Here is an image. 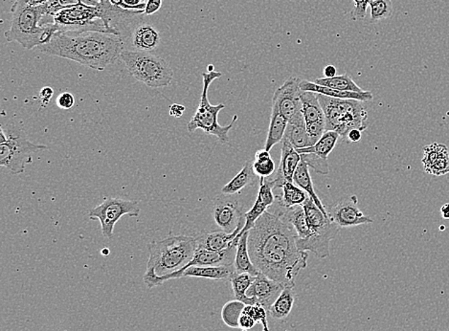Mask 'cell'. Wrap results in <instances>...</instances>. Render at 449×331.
Instances as JSON below:
<instances>
[{"mask_svg": "<svg viewBox=\"0 0 449 331\" xmlns=\"http://www.w3.org/2000/svg\"><path fill=\"white\" fill-rule=\"evenodd\" d=\"M375 1V0H369L370 4H371V2H374Z\"/></svg>", "mask_w": 449, "mask_h": 331, "instance_id": "obj_54", "label": "cell"}, {"mask_svg": "<svg viewBox=\"0 0 449 331\" xmlns=\"http://www.w3.org/2000/svg\"><path fill=\"white\" fill-rule=\"evenodd\" d=\"M282 195H276V199L278 200L280 204L285 208L296 207V206H303L309 198V194L301 189L300 187L296 186L295 182H287L282 187Z\"/></svg>", "mask_w": 449, "mask_h": 331, "instance_id": "obj_29", "label": "cell"}, {"mask_svg": "<svg viewBox=\"0 0 449 331\" xmlns=\"http://www.w3.org/2000/svg\"><path fill=\"white\" fill-rule=\"evenodd\" d=\"M120 59L130 75L152 88H165L174 80V70L165 59L149 52L125 50Z\"/></svg>", "mask_w": 449, "mask_h": 331, "instance_id": "obj_7", "label": "cell"}, {"mask_svg": "<svg viewBox=\"0 0 449 331\" xmlns=\"http://www.w3.org/2000/svg\"><path fill=\"white\" fill-rule=\"evenodd\" d=\"M285 138L290 141L297 150L312 146L307 134V124L302 110L288 120Z\"/></svg>", "mask_w": 449, "mask_h": 331, "instance_id": "obj_21", "label": "cell"}, {"mask_svg": "<svg viewBox=\"0 0 449 331\" xmlns=\"http://www.w3.org/2000/svg\"><path fill=\"white\" fill-rule=\"evenodd\" d=\"M110 2L111 4L114 5V6L121 8V9L123 10H127L126 4H124L123 0H110Z\"/></svg>", "mask_w": 449, "mask_h": 331, "instance_id": "obj_48", "label": "cell"}, {"mask_svg": "<svg viewBox=\"0 0 449 331\" xmlns=\"http://www.w3.org/2000/svg\"><path fill=\"white\" fill-rule=\"evenodd\" d=\"M301 156L302 160L317 173L326 175L330 173V166H329L328 159L321 158V157L317 156L314 153H301Z\"/></svg>", "mask_w": 449, "mask_h": 331, "instance_id": "obj_34", "label": "cell"}, {"mask_svg": "<svg viewBox=\"0 0 449 331\" xmlns=\"http://www.w3.org/2000/svg\"><path fill=\"white\" fill-rule=\"evenodd\" d=\"M185 110H186V108H185L184 105L173 104L171 105L169 114H170L171 117L181 118V116L183 115Z\"/></svg>", "mask_w": 449, "mask_h": 331, "instance_id": "obj_44", "label": "cell"}, {"mask_svg": "<svg viewBox=\"0 0 449 331\" xmlns=\"http://www.w3.org/2000/svg\"><path fill=\"white\" fill-rule=\"evenodd\" d=\"M355 7L350 12L351 20L353 21H363L367 13V8L370 6L369 0H353Z\"/></svg>", "mask_w": 449, "mask_h": 331, "instance_id": "obj_38", "label": "cell"}, {"mask_svg": "<svg viewBox=\"0 0 449 331\" xmlns=\"http://www.w3.org/2000/svg\"><path fill=\"white\" fill-rule=\"evenodd\" d=\"M123 1L126 4L127 11H135V12L144 13L148 0H123Z\"/></svg>", "mask_w": 449, "mask_h": 331, "instance_id": "obj_40", "label": "cell"}, {"mask_svg": "<svg viewBox=\"0 0 449 331\" xmlns=\"http://www.w3.org/2000/svg\"><path fill=\"white\" fill-rule=\"evenodd\" d=\"M239 240V238L237 237L235 243L227 250L223 251L208 250V249L197 247L195 256L191 262L186 267L182 268L178 272H181L190 267H222V265H234Z\"/></svg>", "mask_w": 449, "mask_h": 331, "instance_id": "obj_14", "label": "cell"}, {"mask_svg": "<svg viewBox=\"0 0 449 331\" xmlns=\"http://www.w3.org/2000/svg\"><path fill=\"white\" fill-rule=\"evenodd\" d=\"M130 40L136 51L149 52L159 45L161 37L154 26L145 23L138 25L133 30Z\"/></svg>", "mask_w": 449, "mask_h": 331, "instance_id": "obj_19", "label": "cell"}, {"mask_svg": "<svg viewBox=\"0 0 449 331\" xmlns=\"http://www.w3.org/2000/svg\"><path fill=\"white\" fill-rule=\"evenodd\" d=\"M285 287L284 284L260 273L247 290L246 296L249 299L254 301L256 305L263 306L268 312Z\"/></svg>", "mask_w": 449, "mask_h": 331, "instance_id": "obj_13", "label": "cell"}, {"mask_svg": "<svg viewBox=\"0 0 449 331\" xmlns=\"http://www.w3.org/2000/svg\"><path fill=\"white\" fill-rule=\"evenodd\" d=\"M29 5L31 6H39V5H43L47 4L49 0H27Z\"/></svg>", "mask_w": 449, "mask_h": 331, "instance_id": "obj_49", "label": "cell"}, {"mask_svg": "<svg viewBox=\"0 0 449 331\" xmlns=\"http://www.w3.org/2000/svg\"><path fill=\"white\" fill-rule=\"evenodd\" d=\"M371 8V23H377L378 21L390 18L393 13V5L391 0H375L370 4Z\"/></svg>", "mask_w": 449, "mask_h": 331, "instance_id": "obj_33", "label": "cell"}, {"mask_svg": "<svg viewBox=\"0 0 449 331\" xmlns=\"http://www.w3.org/2000/svg\"><path fill=\"white\" fill-rule=\"evenodd\" d=\"M300 88L302 91L314 92V93L324 95L336 99L356 100L360 102H370L373 100V94L369 91L351 92L336 91V89L325 88V86L317 85L312 81L301 80Z\"/></svg>", "mask_w": 449, "mask_h": 331, "instance_id": "obj_20", "label": "cell"}, {"mask_svg": "<svg viewBox=\"0 0 449 331\" xmlns=\"http://www.w3.org/2000/svg\"><path fill=\"white\" fill-rule=\"evenodd\" d=\"M309 168V166H307L306 163L302 160L300 164L298 166L297 170H296L295 176H293V182H295L296 185L300 187L301 189H303L304 191L309 194V197L314 200L315 204H317V207L323 211V214H325V216H329L328 210H326L325 205L323 204L322 202L319 199V197H317V192H315L314 183H312V176H310Z\"/></svg>", "mask_w": 449, "mask_h": 331, "instance_id": "obj_26", "label": "cell"}, {"mask_svg": "<svg viewBox=\"0 0 449 331\" xmlns=\"http://www.w3.org/2000/svg\"><path fill=\"white\" fill-rule=\"evenodd\" d=\"M102 2V4H110V0H100Z\"/></svg>", "mask_w": 449, "mask_h": 331, "instance_id": "obj_53", "label": "cell"}, {"mask_svg": "<svg viewBox=\"0 0 449 331\" xmlns=\"http://www.w3.org/2000/svg\"><path fill=\"white\" fill-rule=\"evenodd\" d=\"M448 181L449 182V173L448 175Z\"/></svg>", "mask_w": 449, "mask_h": 331, "instance_id": "obj_55", "label": "cell"}, {"mask_svg": "<svg viewBox=\"0 0 449 331\" xmlns=\"http://www.w3.org/2000/svg\"><path fill=\"white\" fill-rule=\"evenodd\" d=\"M57 105L62 110H70L74 107L75 98L69 92H64L57 98Z\"/></svg>", "mask_w": 449, "mask_h": 331, "instance_id": "obj_39", "label": "cell"}, {"mask_svg": "<svg viewBox=\"0 0 449 331\" xmlns=\"http://www.w3.org/2000/svg\"><path fill=\"white\" fill-rule=\"evenodd\" d=\"M214 221L217 227L223 232H235L239 227H244L246 225V213L244 206L239 202L238 198L232 195H217L213 200V209H212Z\"/></svg>", "mask_w": 449, "mask_h": 331, "instance_id": "obj_10", "label": "cell"}, {"mask_svg": "<svg viewBox=\"0 0 449 331\" xmlns=\"http://www.w3.org/2000/svg\"><path fill=\"white\" fill-rule=\"evenodd\" d=\"M281 151V162L278 172L273 178L275 190L281 189L287 182H293V176L302 161V156L297 149L285 138L282 141Z\"/></svg>", "mask_w": 449, "mask_h": 331, "instance_id": "obj_15", "label": "cell"}, {"mask_svg": "<svg viewBox=\"0 0 449 331\" xmlns=\"http://www.w3.org/2000/svg\"><path fill=\"white\" fill-rule=\"evenodd\" d=\"M302 113L307 124L326 122L325 114L319 101V94L302 91Z\"/></svg>", "mask_w": 449, "mask_h": 331, "instance_id": "obj_22", "label": "cell"}, {"mask_svg": "<svg viewBox=\"0 0 449 331\" xmlns=\"http://www.w3.org/2000/svg\"><path fill=\"white\" fill-rule=\"evenodd\" d=\"M339 134L333 130H326L325 134L322 135V137L317 141V144L314 146H309V148L300 149L297 150L299 153H314L317 156L321 157L323 159H328V156H330L331 151L336 148L337 142L339 140Z\"/></svg>", "mask_w": 449, "mask_h": 331, "instance_id": "obj_28", "label": "cell"}, {"mask_svg": "<svg viewBox=\"0 0 449 331\" xmlns=\"http://www.w3.org/2000/svg\"><path fill=\"white\" fill-rule=\"evenodd\" d=\"M300 83L301 79H288L276 89L272 98V108H276L288 120L302 110Z\"/></svg>", "mask_w": 449, "mask_h": 331, "instance_id": "obj_11", "label": "cell"}, {"mask_svg": "<svg viewBox=\"0 0 449 331\" xmlns=\"http://www.w3.org/2000/svg\"><path fill=\"white\" fill-rule=\"evenodd\" d=\"M256 178L257 175H255L254 170H253V161H247L244 163L243 169L239 170L238 175L223 187L222 192L223 194H237L243 191L246 187L253 185L255 183Z\"/></svg>", "mask_w": 449, "mask_h": 331, "instance_id": "obj_25", "label": "cell"}, {"mask_svg": "<svg viewBox=\"0 0 449 331\" xmlns=\"http://www.w3.org/2000/svg\"><path fill=\"white\" fill-rule=\"evenodd\" d=\"M46 149L31 142L18 122L10 121L0 127V166L13 175L25 172L26 165L33 162V154Z\"/></svg>", "mask_w": 449, "mask_h": 331, "instance_id": "obj_5", "label": "cell"}, {"mask_svg": "<svg viewBox=\"0 0 449 331\" xmlns=\"http://www.w3.org/2000/svg\"><path fill=\"white\" fill-rule=\"evenodd\" d=\"M362 137V132L359 129L351 130L349 134H348L347 140L350 142L356 143L360 141Z\"/></svg>", "mask_w": 449, "mask_h": 331, "instance_id": "obj_45", "label": "cell"}, {"mask_svg": "<svg viewBox=\"0 0 449 331\" xmlns=\"http://www.w3.org/2000/svg\"><path fill=\"white\" fill-rule=\"evenodd\" d=\"M161 6L162 0H148V1H147L146 9L145 12H144V15H154V13L159 12Z\"/></svg>", "mask_w": 449, "mask_h": 331, "instance_id": "obj_42", "label": "cell"}, {"mask_svg": "<svg viewBox=\"0 0 449 331\" xmlns=\"http://www.w3.org/2000/svg\"><path fill=\"white\" fill-rule=\"evenodd\" d=\"M244 313L251 316L256 323L262 324L263 327V331H271L268 325V319H266L268 310H266L263 306L261 305L246 306V308L244 309Z\"/></svg>", "mask_w": 449, "mask_h": 331, "instance_id": "obj_35", "label": "cell"}, {"mask_svg": "<svg viewBox=\"0 0 449 331\" xmlns=\"http://www.w3.org/2000/svg\"><path fill=\"white\" fill-rule=\"evenodd\" d=\"M249 232H246L239 238L238 245H237L234 267H235L237 273H247L250 274V275L257 277L260 272H258L254 263L252 262L251 257H250L249 251Z\"/></svg>", "mask_w": 449, "mask_h": 331, "instance_id": "obj_23", "label": "cell"}, {"mask_svg": "<svg viewBox=\"0 0 449 331\" xmlns=\"http://www.w3.org/2000/svg\"><path fill=\"white\" fill-rule=\"evenodd\" d=\"M441 211H442L443 218L445 219H449V204H445L443 206L442 209H441Z\"/></svg>", "mask_w": 449, "mask_h": 331, "instance_id": "obj_50", "label": "cell"}, {"mask_svg": "<svg viewBox=\"0 0 449 331\" xmlns=\"http://www.w3.org/2000/svg\"><path fill=\"white\" fill-rule=\"evenodd\" d=\"M239 328H244V330H251L253 327L257 323L255 322V320L252 318L251 316L247 315L246 313H243V315L241 316L239 321Z\"/></svg>", "mask_w": 449, "mask_h": 331, "instance_id": "obj_43", "label": "cell"}, {"mask_svg": "<svg viewBox=\"0 0 449 331\" xmlns=\"http://www.w3.org/2000/svg\"><path fill=\"white\" fill-rule=\"evenodd\" d=\"M214 71H215L214 65L209 64L208 66H207V72H214Z\"/></svg>", "mask_w": 449, "mask_h": 331, "instance_id": "obj_51", "label": "cell"}, {"mask_svg": "<svg viewBox=\"0 0 449 331\" xmlns=\"http://www.w3.org/2000/svg\"><path fill=\"white\" fill-rule=\"evenodd\" d=\"M222 73L216 71L203 73V88L200 105H198L195 115L188 123L187 130L189 134H193L195 130L201 129L207 134L216 137L220 143L227 144L229 142V135L228 134L233 129L234 124L238 121V115L234 116L232 122L228 126H220L217 122V116H219L220 111L224 110L225 105L223 104L211 105L208 99V91L211 83L217 79L222 77Z\"/></svg>", "mask_w": 449, "mask_h": 331, "instance_id": "obj_8", "label": "cell"}, {"mask_svg": "<svg viewBox=\"0 0 449 331\" xmlns=\"http://www.w3.org/2000/svg\"><path fill=\"white\" fill-rule=\"evenodd\" d=\"M79 0H49L46 6H47V16L53 18L59 11L67 9L76 4H79Z\"/></svg>", "mask_w": 449, "mask_h": 331, "instance_id": "obj_37", "label": "cell"}, {"mask_svg": "<svg viewBox=\"0 0 449 331\" xmlns=\"http://www.w3.org/2000/svg\"><path fill=\"white\" fill-rule=\"evenodd\" d=\"M236 272L234 265L222 267H190L181 272L173 273L160 279L159 286L171 279L194 277V278L210 279L214 281H230L231 277Z\"/></svg>", "mask_w": 449, "mask_h": 331, "instance_id": "obj_17", "label": "cell"}, {"mask_svg": "<svg viewBox=\"0 0 449 331\" xmlns=\"http://www.w3.org/2000/svg\"><path fill=\"white\" fill-rule=\"evenodd\" d=\"M103 250H105V251L102 252L103 255H108V254H110V249L105 248V249H103Z\"/></svg>", "mask_w": 449, "mask_h": 331, "instance_id": "obj_52", "label": "cell"}, {"mask_svg": "<svg viewBox=\"0 0 449 331\" xmlns=\"http://www.w3.org/2000/svg\"><path fill=\"white\" fill-rule=\"evenodd\" d=\"M140 214L138 202L125 200L122 198L108 197L100 205L89 211L91 221H99L103 237L111 238L114 234V227L119 219L124 216L137 218Z\"/></svg>", "mask_w": 449, "mask_h": 331, "instance_id": "obj_9", "label": "cell"}, {"mask_svg": "<svg viewBox=\"0 0 449 331\" xmlns=\"http://www.w3.org/2000/svg\"><path fill=\"white\" fill-rule=\"evenodd\" d=\"M11 13L12 21L10 29L5 32V39L8 42L20 43L27 50L46 45L59 32L55 23L40 24L47 16L46 4L31 6L27 0H15Z\"/></svg>", "mask_w": 449, "mask_h": 331, "instance_id": "obj_4", "label": "cell"}, {"mask_svg": "<svg viewBox=\"0 0 449 331\" xmlns=\"http://www.w3.org/2000/svg\"><path fill=\"white\" fill-rule=\"evenodd\" d=\"M54 91L50 86H45L40 92V101L42 108L47 107L50 103L52 97H53Z\"/></svg>", "mask_w": 449, "mask_h": 331, "instance_id": "obj_41", "label": "cell"}, {"mask_svg": "<svg viewBox=\"0 0 449 331\" xmlns=\"http://www.w3.org/2000/svg\"><path fill=\"white\" fill-rule=\"evenodd\" d=\"M326 119V130L339 134L341 141L347 140L351 130L365 132L368 127V112L360 101L336 99L319 94Z\"/></svg>", "mask_w": 449, "mask_h": 331, "instance_id": "obj_6", "label": "cell"}, {"mask_svg": "<svg viewBox=\"0 0 449 331\" xmlns=\"http://www.w3.org/2000/svg\"><path fill=\"white\" fill-rule=\"evenodd\" d=\"M81 4L86 5L89 7H101L102 2L100 0H79Z\"/></svg>", "mask_w": 449, "mask_h": 331, "instance_id": "obj_47", "label": "cell"}, {"mask_svg": "<svg viewBox=\"0 0 449 331\" xmlns=\"http://www.w3.org/2000/svg\"><path fill=\"white\" fill-rule=\"evenodd\" d=\"M288 120L276 108H271V124H269L268 137L265 143L266 151H271L277 144L284 140Z\"/></svg>", "mask_w": 449, "mask_h": 331, "instance_id": "obj_24", "label": "cell"}, {"mask_svg": "<svg viewBox=\"0 0 449 331\" xmlns=\"http://www.w3.org/2000/svg\"><path fill=\"white\" fill-rule=\"evenodd\" d=\"M323 73L325 75V78H334L337 74V70L334 65H326L323 70Z\"/></svg>", "mask_w": 449, "mask_h": 331, "instance_id": "obj_46", "label": "cell"}, {"mask_svg": "<svg viewBox=\"0 0 449 331\" xmlns=\"http://www.w3.org/2000/svg\"><path fill=\"white\" fill-rule=\"evenodd\" d=\"M256 277L250 275L247 273H234L231 277L230 283L232 284V289L235 299L241 301L246 303V306L256 305L254 301L249 299L246 296L247 290L251 286Z\"/></svg>", "mask_w": 449, "mask_h": 331, "instance_id": "obj_30", "label": "cell"}, {"mask_svg": "<svg viewBox=\"0 0 449 331\" xmlns=\"http://www.w3.org/2000/svg\"><path fill=\"white\" fill-rule=\"evenodd\" d=\"M195 237L169 236L149 244V257L144 284L148 289L159 286L160 279L186 267L197 250Z\"/></svg>", "mask_w": 449, "mask_h": 331, "instance_id": "obj_3", "label": "cell"}, {"mask_svg": "<svg viewBox=\"0 0 449 331\" xmlns=\"http://www.w3.org/2000/svg\"><path fill=\"white\" fill-rule=\"evenodd\" d=\"M424 172L431 175H448L449 173V150L443 144L432 143L424 146L421 159Z\"/></svg>", "mask_w": 449, "mask_h": 331, "instance_id": "obj_16", "label": "cell"}, {"mask_svg": "<svg viewBox=\"0 0 449 331\" xmlns=\"http://www.w3.org/2000/svg\"><path fill=\"white\" fill-rule=\"evenodd\" d=\"M38 49L46 55L70 59L98 71L114 64L125 50L121 37L96 31L58 32Z\"/></svg>", "mask_w": 449, "mask_h": 331, "instance_id": "obj_2", "label": "cell"}, {"mask_svg": "<svg viewBox=\"0 0 449 331\" xmlns=\"http://www.w3.org/2000/svg\"><path fill=\"white\" fill-rule=\"evenodd\" d=\"M246 306V303L236 299L225 303L222 309L223 323L229 327L239 328V318L243 315Z\"/></svg>", "mask_w": 449, "mask_h": 331, "instance_id": "obj_32", "label": "cell"}, {"mask_svg": "<svg viewBox=\"0 0 449 331\" xmlns=\"http://www.w3.org/2000/svg\"><path fill=\"white\" fill-rule=\"evenodd\" d=\"M249 251L258 272L295 286L301 270L307 267V252L301 250L296 233L280 216L266 211L249 231Z\"/></svg>", "mask_w": 449, "mask_h": 331, "instance_id": "obj_1", "label": "cell"}, {"mask_svg": "<svg viewBox=\"0 0 449 331\" xmlns=\"http://www.w3.org/2000/svg\"><path fill=\"white\" fill-rule=\"evenodd\" d=\"M326 210L331 221L340 228L356 227L374 222L370 216H365L358 208V199L356 195L344 198Z\"/></svg>", "mask_w": 449, "mask_h": 331, "instance_id": "obj_12", "label": "cell"}, {"mask_svg": "<svg viewBox=\"0 0 449 331\" xmlns=\"http://www.w3.org/2000/svg\"><path fill=\"white\" fill-rule=\"evenodd\" d=\"M244 227H239L235 232L228 234L223 231H216V232L201 233L195 237L197 245L200 248L208 249L213 251L227 250L237 240L239 233Z\"/></svg>", "mask_w": 449, "mask_h": 331, "instance_id": "obj_18", "label": "cell"}, {"mask_svg": "<svg viewBox=\"0 0 449 331\" xmlns=\"http://www.w3.org/2000/svg\"><path fill=\"white\" fill-rule=\"evenodd\" d=\"M314 83L325 86V88L336 89V91L358 92V93L365 91L360 86L356 85L353 79L348 74L336 76L334 78H319L317 79Z\"/></svg>", "mask_w": 449, "mask_h": 331, "instance_id": "obj_31", "label": "cell"}, {"mask_svg": "<svg viewBox=\"0 0 449 331\" xmlns=\"http://www.w3.org/2000/svg\"><path fill=\"white\" fill-rule=\"evenodd\" d=\"M275 163L272 158L268 160H254L253 170L255 175L260 178H268L275 172Z\"/></svg>", "mask_w": 449, "mask_h": 331, "instance_id": "obj_36", "label": "cell"}, {"mask_svg": "<svg viewBox=\"0 0 449 331\" xmlns=\"http://www.w3.org/2000/svg\"><path fill=\"white\" fill-rule=\"evenodd\" d=\"M295 286H285L281 294L269 308L268 313L274 320L287 319L295 305Z\"/></svg>", "mask_w": 449, "mask_h": 331, "instance_id": "obj_27", "label": "cell"}]
</instances>
